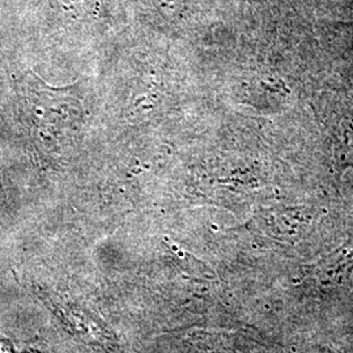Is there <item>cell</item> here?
I'll return each mask as SVG.
<instances>
[{
    "instance_id": "2",
    "label": "cell",
    "mask_w": 353,
    "mask_h": 353,
    "mask_svg": "<svg viewBox=\"0 0 353 353\" xmlns=\"http://www.w3.org/2000/svg\"><path fill=\"white\" fill-rule=\"evenodd\" d=\"M312 105L327 143L332 169L341 178L347 169L353 168V92L325 90Z\"/></svg>"
},
{
    "instance_id": "4",
    "label": "cell",
    "mask_w": 353,
    "mask_h": 353,
    "mask_svg": "<svg viewBox=\"0 0 353 353\" xmlns=\"http://www.w3.org/2000/svg\"><path fill=\"white\" fill-rule=\"evenodd\" d=\"M345 42H344V48L347 49V50L353 51V26H350L348 28V32H347V34H345Z\"/></svg>"
},
{
    "instance_id": "3",
    "label": "cell",
    "mask_w": 353,
    "mask_h": 353,
    "mask_svg": "<svg viewBox=\"0 0 353 353\" xmlns=\"http://www.w3.org/2000/svg\"><path fill=\"white\" fill-rule=\"evenodd\" d=\"M312 211L305 207H288L268 210L259 214L255 224L268 237L278 241H292L303 233V228L310 225Z\"/></svg>"
},
{
    "instance_id": "1",
    "label": "cell",
    "mask_w": 353,
    "mask_h": 353,
    "mask_svg": "<svg viewBox=\"0 0 353 353\" xmlns=\"http://www.w3.org/2000/svg\"><path fill=\"white\" fill-rule=\"evenodd\" d=\"M72 89L50 87L30 71L19 80V94L24 110L38 143L46 150L68 145V140L81 130L84 108Z\"/></svg>"
}]
</instances>
